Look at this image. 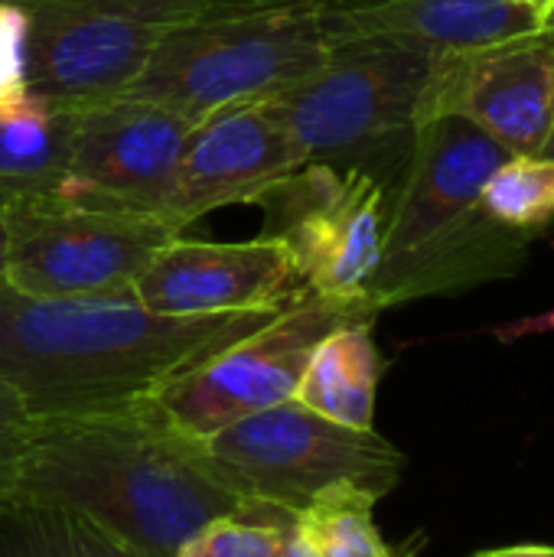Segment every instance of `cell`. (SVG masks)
Listing matches in <instances>:
<instances>
[{"mask_svg":"<svg viewBox=\"0 0 554 557\" xmlns=\"http://www.w3.org/2000/svg\"><path fill=\"white\" fill-rule=\"evenodd\" d=\"M278 310L163 317L134 297L52 300L0 284V385L20 395L26 414L131 405L255 333Z\"/></svg>","mask_w":554,"mask_h":557,"instance_id":"cell-2","label":"cell"},{"mask_svg":"<svg viewBox=\"0 0 554 557\" xmlns=\"http://www.w3.org/2000/svg\"><path fill=\"white\" fill-rule=\"evenodd\" d=\"M300 166V150L268 101L219 111L193 127L163 219L186 235L193 222L216 209L258 206L264 193Z\"/></svg>","mask_w":554,"mask_h":557,"instance_id":"cell-14","label":"cell"},{"mask_svg":"<svg viewBox=\"0 0 554 557\" xmlns=\"http://www.w3.org/2000/svg\"><path fill=\"white\" fill-rule=\"evenodd\" d=\"M473 557H554L549 545H516V548H496V552H480Z\"/></svg>","mask_w":554,"mask_h":557,"instance_id":"cell-25","label":"cell"},{"mask_svg":"<svg viewBox=\"0 0 554 557\" xmlns=\"http://www.w3.org/2000/svg\"><path fill=\"white\" fill-rule=\"evenodd\" d=\"M72 114L52 111L36 98L0 111V212L62 193Z\"/></svg>","mask_w":554,"mask_h":557,"instance_id":"cell-17","label":"cell"},{"mask_svg":"<svg viewBox=\"0 0 554 557\" xmlns=\"http://www.w3.org/2000/svg\"><path fill=\"white\" fill-rule=\"evenodd\" d=\"M340 46L323 0H222L173 29L124 95L167 104L193 124L274 95Z\"/></svg>","mask_w":554,"mask_h":557,"instance_id":"cell-4","label":"cell"},{"mask_svg":"<svg viewBox=\"0 0 554 557\" xmlns=\"http://www.w3.org/2000/svg\"><path fill=\"white\" fill-rule=\"evenodd\" d=\"M199 447L216 476L245 503L291 516L333 490H359L379 503L405 473V454L376 428H343L297 401L248 414L202 437Z\"/></svg>","mask_w":554,"mask_h":557,"instance_id":"cell-6","label":"cell"},{"mask_svg":"<svg viewBox=\"0 0 554 557\" xmlns=\"http://www.w3.org/2000/svg\"><path fill=\"white\" fill-rule=\"evenodd\" d=\"M3 248H7V235H3V219H0V284H3Z\"/></svg>","mask_w":554,"mask_h":557,"instance_id":"cell-27","label":"cell"},{"mask_svg":"<svg viewBox=\"0 0 554 557\" xmlns=\"http://www.w3.org/2000/svg\"><path fill=\"white\" fill-rule=\"evenodd\" d=\"M3 284L26 297H134L153 255L180 232L144 212L91 209L62 196L26 199L0 212Z\"/></svg>","mask_w":554,"mask_h":557,"instance_id":"cell-9","label":"cell"},{"mask_svg":"<svg viewBox=\"0 0 554 557\" xmlns=\"http://www.w3.org/2000/svg\"><path fill=\"white\" fill-rule=\"evenodd\" d=\"M297 516L251 503L238 516L202 525L176 557H278Z\"/></svg>","mask_w":554,"mask_h":557,"instance_id":"cell-21","label":"cell"},{"mask_svg":"<svg viewBox=\"0 0 554 557\" xmlns=\"http://www.w3.org/2000/svg\"><path fill=\"white\" fill-rule=\"evenodd\" d=\"M434 49L392 36H359L268 104L304 163L366 170L408 160ZM379 180V176H376Z\"/></svg>","mask_w":554,"mask_h":557,"instance_id":"cell-5","label":"cell"},{"mask_svg":"<svg viewBox=\"0 0 554 557\" xmlns=\"http://www.w3.org/2000/svg\"><path fill=\"white\" fill-rule=\"evenodd\" d=\"M402 557H415V545H408V548L402 552Z\"/></svg>","mask_w":554,"mask_h":557,"instance_id":"cell-29","label":"cell"},{"mask_svg":"<svg viewBox=\"0 0 554 557\" xmlns=\"http://www.w3.org/2000/svg\"><path fill=\"white\" fill-rule=\"evenodd\" d=\"M480 199L496 222L539 235L554 222V157H506Z\"/></svg>","mask_w":554,"mask_h":557,"instance_id":"cell-20","label":"cell"},{"mask_svg":"<svg viewBox=\"0 0 554 557\" xmlns=\"http://www.w3.org/2000/svg\"><path fill=\"white\" fill-rule=\"evenodd\" d=\"M522 3H529V7H535V10H542V13L554 16V0H522Z\"/></svg>","mask_w":554,"mask_h":557,"instance_id":"cell-26","label":"cell"},{"mask_svg":"<svg viewBox=\"0 0 554 557\" xmlns=\"http://www.w3.org/2000/svg\"><path fill=\"white\" fill-rule=\"evenodd\" d=\"M20 16L26 91L52 111L124 95L157 46L222 0H0Z\"/></svg>","mask_w":554,"mask_h":557,"instance_id":"cell-7","label":"cell"},{"mask_svg":"<svg viewBox=\"0 0 554 557\" xmlns=\"http://www.w3.org/2000/svg\"><path fill=\"white\" fill-rule=\"evenodd\" d=\"M369 300H336L300 290L264 326L176 375L150 395L163 418L186 437H209L248 414L294 401L313 349L340 326L376 323Z\"/></svg>","mask_w":554,"mask_h":557,"instance_id":"cell-8","label":"cell"},{"mask_svg":"<svg viewBox=\"0 0 554 557\" xmlns=\"http://www.w3.org/2000/svg\"><path fill=\"white\" fill-rule=\"evenodd\" d=\"M258 206L264 209L261 235L287 248L304 290L369 300L389 219L385 183L366 170L304 163Z\"/></svg>","mask_w":554,"mask_h":557,"instance_id":"cell-10","label":"cell"},{"mask_svg":"<svg viewBox=\"0 0 554 557\" xmlns=\"http://www.w3.org/2000/svg\"><path fill=\"white\" fill-rule=\"evenodd\" d=\"M0 557H147L91 519L33 499H0Z\"/></svg>","mask_w":554,"mask_h":557,"instance_id":"cell-18","label":"cell"},{"mask_svg":"<svg viewBox=\"0 0 554 557\" xmlns=\"http://www.w3.org/2000/svg\"><path fill=\"white\" fill-rule=\"evenodd\" d=\"M193 127L180 111L134 95L75 111L59 196L91 209L163 219Z\"/></svg>","mask_w":554,"mask_h":557,"instance_id":"cell-11","label":"cell"},{"mask_svg":"<svg viewBox=\"0 0 554 557\" xmlns=\"http://www.w3.org/2000/svg\"><path fill=\"white\" fill-rule=\"evenodd\" d=\"M509 153L464 117H431L415 140L395 189L382 261L369 284L379 310L470 290L522 268L532 232L496 222L483 209V186Z\"/></svg>","mask_w":554,"mask_h":557,"instance_id":"cell-3","label":"cell"},{"mask_svg":"<svg viewBox=\"0 0 554 557\" xmlns=\"http://www.w3.org/2000/svg\"><path fill=\"white\" fill-rule=\"evenodd\" d=\"M300 290L294 261L278 238L199 242L176 235L134 284V300L163 317H216L278 310Z\"/></svg>","mask_w":554,"mask_h":557,"instance_id":"cell-13","label":"cell"},{"mask_svg":"<svg viewBox=\"0 0 554 557\" xmlns=\"http://www.w3.org/2000/svg\"><path fill=\"white\" fill-rule=\"evenodd\" d=\"M23 421H26V408H23L20 395L13 388L0 385V460L10 454Z\"/></svg>","mask_w":554,"mask_h":557,"instance_id":"cell-22","label":"cell"},{"mask_svg":"<svg viewBox=\"0 0 554 557\" xmlns=\"http://www.w3.org/2000/svg\"><path fill=\"white\" fill-rule=\"evenodd\" d=\"M464 117L509 157H542L554 131V36L434 52L418 124Z\"/></svg>","mask_w":554,"mask_h":557,"instance_id":"cell-12","label":"cell"},{"mask_svg":"<svg viewBox=\"0 0 554 557\" xmlns=\"http://www.w3.org/2000/svg\"><path fill=\"white\" fill-rule=\"evenodd\" d=\"M278 557H317V552L310 548V542L304 539V532H300L297 519H294V525H291V532H287V539H284V545H281Z\"/></svg>","mask_w":554,"mask_h":557,"instance_id":"cell-24","label":"cell"},{"mask_svg":"<svg viewBox=\"0 0 554 557\" xmlns=\"http://www.w3.org/2000/svg\"><path fill=\"white\" fill-rule=\"evenodd\" d=\"M376 499L359 490H333L297 516L317 557H402L392 552L372 519Z\"/></svg>","mask_w":554,"mask_h":557,"instance_id":"cell-19","label":"cell"},{"mask_svg":"<svg viewBox=\"0 0 554 557\" xmlns=\"http://www.w3.org/2000/svg\"><path fill=\"white\" fill-rule=\"evenodd\" d=\"M340 42L408 39L424 49H473L522 36H554V16L522 0H323Z\"/></svg>","mask_w":554,"mask_h":557,"instance_id":"cell-15","label":"cell"},{"mask_svg":"<svg viewBox=\"0 0 554 557\" xmlns=\"http://www.w3.org/2000/svg\"><path fill=\"white\" fill-rule=\"evenodd\" d=\"M0 499L72 509L147 557H176L202 525L251 506L150 398L26 414L0 460Z\"/></svg>","mask_w":554,"mask_h":557,"instance_id":"cell-1","label":"cell"},{"mask_svg":"<svg viewBox=\"0 0 554 557\" xmlns=\"http://www.w3.org/2000/svg\"><path fill=\"white\" fill-rule=\"evenodd\" d=\"M385 359L372 339V323L333 330L310 356L294 401L343 428H376V395Z\"/></svg>","mask_w":554,"mask_h":557,"instance_id":"cell-16","label":"cell"},{"mask_svg":"<svg viewBox=\"0 0 554 557\" xmlns=\"http://www.w3.org/2000/svg\"><path fill=\"white\" fill-rule=\"evenodd\" d=\"M542 157H554V131L552 137H549V144H545V150H542Z\"/></svg>","mask_w":554,"mask_h":557,"instance_id":"cell-28","label":"cell"},{"mask_svg":"<svg viewBox=\"0 0 554 557\" xmlns=\"http://www.w3.org/2000/svg\"><path fill=\"white\" fill-rule=\"evenodd\" d=\"M539 333H554V310L549 313H539V317H526V320H516V323H506L496 330V336L503 343H513V339H526V336H539Z\"/></svg>","mask_w":554,"mask_h":557,"instance_id":"cell-23","label":"cell"}]
</instances>
